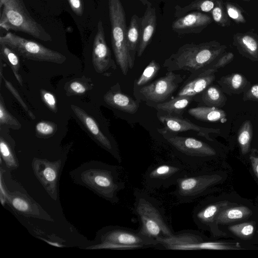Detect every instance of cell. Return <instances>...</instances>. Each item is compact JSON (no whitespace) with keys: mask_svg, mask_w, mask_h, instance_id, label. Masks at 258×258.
Returning a JSON list of instances; mask_svg holds the SVG:
<instances>
[{"mask_svg":"<svg viewBox=\"0 0 258 258\" xmlns=\"http://www.w3.org/2000/svg\"><path fill=\"white\" fill-rule=\"evenodd\" d=\"M228 198L211 197L199 202L194 208L192 217L199 229L208 231L213 236L224 235L216 226V219L220 212L225 208L236 204Z\"/></svg>","mask_w":258,"mask_h":258,"instance_id":"8fae6325","label":"cell"},{"mask_svg":"<svg viewBox=\"0 0 258 258\" xmlns=\"http://www.w3.org/2000/svg\"><path fill=\"white\" fill-rule=\"evenodd\" d=\"M258 222L253 220H248L236 223L231 224L225 226V228L220 229L223 231L224 235L226 234L235 238L242 241H248L252 239L256 231H258Z\"/></svg>","mask_w":258,"mask_h":258,"instance_id":"7402d4cb","label":"cell"},{"mask_svg":"<svg viewBox=\"0 0 258 258\" xmlns=\"http://www.w3.org/2000/svg\"><path fill=\"white\" fill-rule=\"evenodd\" d=\"M0 42L10 47L19 56L28 59L61 64L67 58L65 55L57 51L11 32L1 36Z\"/></svg>","mask_w":258,"mask_h":258,"instance_id":"9c48e42d","label":"cell"},{"mask_svg":"<svg viewBox=\"0 0 258 258\" xmlns=\"http://www.w3.org/2000/svg\"><path fill=\"white\" fill-rule=\"evenodd\" d=\"M187 170L182 163L160 162L149 167L143 176L145 186L150 190L166 188L177 184Z\"/></svg>","mask_w":258,"mask_h":258,"instance_id":"7c38bea8","label":"cell"},{"mask_svg":"<svg viewBox=\"0 0 258 258\" xmlns=\"http://www.w3.org/2000/svg\"><path fill=\"white\" fill-rule=\"evenodd\" d=\"M2 79H3L5 82V84L6 85V88L9 90V91L12 93L14 97L17 99L18 102L20 104V105L23 107L25 112L27 113V114L32 119H34L35 118V116H34V114L31 111V110H29L28 107L27 106L25 102L23 101L17 90L15 88V87L11 84V83L8 81L7 80H6L4 76H3V77L1 79V82H2Z\"/></svg>","mask_w":258,"mask_h":258,"instance_id":"f35d334b","label":"cell"},{"mask_svg":"<svg viewBox=\"0 0 258 258\" xmlns=\"http://www.w3.org/2000/svg\"><path fill=\"white\" fill-rule=\"evenodd\" d=\"M144 14L140 18V38L137 50V56L142 55L152 40L156 31L157 15L156 9L149 2L147 5Z\"/></svg>","mask_w":258,"mask_h":258,"instance_id":"d6986e66","label":"cell"},{"mask_svg":"<svg viewBox=\"0 0 258 258\" xmlns=\"http://www.w3.org/2000/svg\"><path fill=\"white\" fill-rule=\"evenodd\" d=\"M159 120L164 124V128L158 129V132L162 135L168 133L183 132L194 131L198 133L199 136L206 138L209 141L213 140L210 137V134H219L220 130L217 128H208L199 126L190 120L170 114L161 115Z\"/></svg>","mask_w":258,"mask_h":258,"instance_id":"9a60e30c","label":"cell"},{"mask_svg":"<svg viewBox=\"0 0 258 258\" xmlns=\"http://www.w3.org/2000/svg\"><path fill=\"white\" fill-rule=\"evenodd\" d=\"M36 133L41 137L51 136L56 131V125L53 122L41 121L36 125Z\"/></svg>","mask_w":258,"mask_h":258,"instance_id":"60d3db41","label":"cell"},{"mask_svg":"<svg viewBox=\"0 0 258 258\" xmlns=\"http://www.w3.org/2000/svg\"><path fill=\"white\" fill-rule=\"evenodd\" d=\"M202 100L207 106L219 108L225 105L227 98L220 88L209 86L203 91Z\"/></svg>","mask_w":258,"mask_h":258,"instance_id":"f546056e","label":"cell"},{"mask_svg":"<svg viewBox=\"0 0 258 258\" xmlns=\"http://www.w3.org/2000/svg\"><path fill=\"white\" fill-rule=\"evenodd\" d=\"M225 176L219 172L188 171L177 181L173 194L179 203H189L213 191Z\"/></svg>","mask_w":258,"mask_h":258,"instance_id":"5b68a950","label":"cell"},{"mask_svg":"<svg viewBox=\"0 0 258 258\" xmlns=\"http://www.w3.org/2000/svg\"><path fill=\"white\" fill-rule=\"evenodd\" d=\"M86 183L91 185L104 198L113 203L119 201L117 194L124 188L114 166L101 164L95 170L87 171L84 175Z\"/></svg>","mask_w":258,"mask_h":258,"instance_id":"30bf717a","label":"cell"},{"mask_svg":"<svg viewBox=\"0 0 258 258\" xmlns=\"http://www.w3.org/2000/svg\"><path fill=\"white\" fill-rule=\"evenodd\" d=\"M103 98L109 106L130 114L135 113L139 108L136 101L120 91L110 90L105 94Z\"/></svg>","mask_w":258,"mask_h":258,"instance_id":"603a6c76","label":"cell"},{"mask_svg":"<svg viewBox=\"0 0 258 258\" xmlns=\"http://www.w3.org/2000/svg\"><path fill=\"white\" fill-rule=\"evenodd\" d=\"M241 1H246V2H249V1H250L251 0H241Z\"/></svg>","mask_w":258,"mask_h":258,"instance_id":"681fc988","label":"cell"},{"mask_svg":"<svg viewBox=\"0 0 258 258\" xmlns=\"http://www.w3.org/2000/svg\"><path fill=\"white\" fill-rule=\"evenodd\" d=\"M144 6H146L150 2L148 0H139Z\"/></svg>","mask_w":258,"mask_h":258,"instance_id":"c3c4849f","label":"cell"},{"mask_svg":"<svg viewBox=\"0 0 258 258\" xmlns=\"http://www.w3.org/2000/svg\"><path fill=\"white\" fill-rule=\"evenodd\" d=\"M160 69L159 64L155 60H151L136 81L138 86L147 84L157 75Z\"/></svg>","mask_w":258,"mask_h":258,"instance_id":"d590c367","label":"cell"},{"mask_svg":"<svg viewBox=\"0 0 258 258\" xmlns=\"http://www.w3.org/2000/svg\"><path fill=\"white\" fill-rule=\"evenodd\" d=\"M234 58V54L231 52H229L222 55V56L215 63L210 67H208L215 71L225 67L230 63Z\"/></svg>","mask_w":258,"mask_h":258,"instance_id":"7bdbcfd3","label":"cell"},{"mask_svg":"<svg viewBox=\"0 0 258 258\" xmlns=\"http://www.w3.org/2000/svg\"><path fill=\"white\" fill-rule=\"evenodd\" d=\"M218 83L222 91L229 95L239 94L246 91L249 82L242 75L233 73L221 77Z\"/></svg>","mask_w":258,"mask_h":258,"instance_id":"cb8c5ba5","label":"cell"},{"mask_svg":"<svg viewBox=\"0 0 258 258\" xmlns=\"http://www.w3.org/2000/svg\"><path fill=\"white\" fill-rule=\"evenodd\" d=\"M68 3L74 13L81 16L84 12L83 3L82 0H68Z\"/></svg>","mask_w":258,"mask_h":258,"instance_id":"bcb514c9","label":"cell"},{"mask_svg":"<svg viewBox=\"0 0 258 258\" xmlns=\"http://www.w3.org/2000/svg\"><path fill=\"white\" fill-rule=\"evenodd\" d=\"M163 138L180 155L182 159L192 168L202 164L217 155L216 150L207 143L196 138L175 135H162Z\"/></svg>","mask_w":258,"mask_h":258,"instance_id":"ba28073f","label":"cell"},{"mask_svg":"<svg viewBox=\"0 0 258 258\" xmlns=\"http://www.w3.org/2000/svg\"><path fill=\"white\" fill-rule=\"evenodd\" d=\"M224 3L228 16L236 24H244L246 22L242 9L238 5L228 0Z\"/></svg>","mask_w":258,"mask_h":258,"instance_id":"8d00e7d4","label":"cell"},{"mask_svg":"<svg viewBox=\"0 0 258 258\" xmlns=\"http://www.w3.org/2000/svg\"><path fill=\"white\" fill-rule=\"evenodd\" d=\"M34 170L43 184L49 186L50 190L55 187L57 178V166L56 164L44 160H36L34 162Z\"/></svg>","mask_w":258,"mask_h":258,"instance_id":"d4e9b609","label":"cell"},{"mask_svg":"<svg viewBox=\"0 0 258 258\" xmlns=\"http://www.w3.org/2000/svg\"><path fill=\"white\" fill-rule=\"evenodd\" d=\"M0 149L1 156L9 167H15L17 165L14 156L9 145L5 140L1 137Z\"/></svg>","mask_w":258,"mask_h":258,"instance_id":"74e56055","label":"cell"},{"mask_svg":"<svg viewBox=\"0 0 258 258\" xmlns=\"http://www.w3.org/2000/svg\"><path fill=\"white\" fill-rule=\"evenodd\" d=\"M254 216V209L252 207L236 203L222 210L217 216L215 223L220 230V226L252 220Z\"/></svg>","mask_w":258,"mask_h":258,"instance_id":"ffe728a7","label":"cell"},{"mask_svg":"<svg viewBox=\"0 0 258 258\" xmlns=\"http://www.w3.org/2000/svg\"><path fill=\"white\" fill-rule=\"evenodd\" d=\"M182 80L173 72L168 71L164 76L142 87L140 92L150 101L163 102L176 91Z\"/></svg>","mask_w":258,"mask_h":258,"instance_id":"5bb4252c","label":"cell"},{"mask_svg":"<svg viewBox=\"0 0 258 258\" xmlns=\"http://www.w3.org/2000/svg\"><path fill=\"white\" fill-rule=\"evenodd\" d=\"M44 241H45L47 243L50 244V245H52V246H56V247H61L62 246L60 245L59 244L57 243V242H52L49 241H47L45 239H44Z\"/></svg>","mask_w":258,"mask_h":258,"instance_id":"7dc6e473","label":"cell"},{"mask_svg":"<svg viewBox=\"0 0 258 258\" xmlns=\"http://www.w3.org/2000/svg\"><path fill=\"white\" fill-rule=\"evenodd\" d=\"M133 211L140 223V232L146 236L159 241L175 233L160 203L145 191L136 189Z\"/></svg>","mask_w":258,"mask_h":258,"instance_id":"6da1fadb","label":"cell"},{"mask_svg":"<svg viewBox=\"0 0 258 258\" xmlns=\"http://www.w3.org/2000/svg\"><path fill=\"white\" fill-rule=\"evenodd\" d=\"M92 63L96 72L109 76L110 70L116 69V64L111 57L110 50L105 38L102 22L99 21L92 50Z\"/></svg>","mask_w":258,"mask_h":258,"instance_id":"4fadbf2b","label":"cell"},{"mask_svg":"<svg viewBox=\"0 0 258 258\" xmlns=\"http://www.w3.org/2000/svg\"><path fill=\"white\" fill-rule=\"evenodd\" d=\"M140 38V18L134 14L126 31V40L131 56L135 61Z\"/></svg>","mask_w":258,"mask_h":258,"instance_id":"4316f807","label":"cell"},{"mask_svg":"<svg viewBox=\"0 0 258 258\" xmlns=\"http://www.w3.org/2000/svg\"><path fill=\"white\" fill-rule=\"evenodd\" d=\"M244 101H258V84L251 86L244 93Z\"/></svg>","mask_w":258,"mask_h":258,"instance_id":"f6af8a7d","label":"cell"},{"mask_svg":"<svg viewBox=\"0 0 258 258\" xmlns=\"http://www.w3.org/2000/svg\"><path fill=\"white\" fill-rule=\"evenodd\" d=\"M213 22L209 15L200 12H191L177 18L172 23V30L178 35L201 33Z\"/></svg>","mask_w":258,"mask_h":258,"instance_id":"2e32d148","label":"cell"},{"mask_svg":"<svg viewBox=\"0 0 258 258\" xmlns=\"http://www.w3.org/2000/svg\"><path fill=\"white\" fill-rule=\"evenodd\" d=\"M217 0H195L183 7L177 5L174 8L175 17L179 18L191 12L211 13Z\"/></svg>","mask_w":258,"mask_h":258,"instance_id":"83f0119b","label":"cell"},{"mask_svg":"<svg viewBox=\"0 0 258 258\" xmlns=\"http://www.w3.org/2000/svg\"><path fill=\"white\" fill-rule=\"evenodd\" d=\"M227 48L225 45L213 40L196 44L186 43L180 47L164 62L168 71L183 70L192 74L206 69Z\"/></svg>","mask_w":258,"mask_h":258,"instance_id":"7a4b0ae2","label":"cell"},{"mask_svg":"<svg viewBox=\"0 0 258 258\" xmlns=\"http://www.w3.org/2000/svg\"><path fill=\"white\" fill-rule=\"evenodd\" d=\"M158 245L168 250L243 249L239 243L213 241L199 231L186 229L175 232L170 237L159 241Z\"/></svg>","mask_w":258,"mask_h":258,"instance_id":"8992f818","label":"cell"},{"mask_svg":"<svg viewBox=\"0 0 258 258\" xmlns=\"http://www.w3.org/2000/svg\"><path fill=\"white\" fill-rule=\"evenodd\" d=\"M211 13L213 20L218 25L222 27L230 25L231 22L222 0L217 1L216 5Z\"/></svg>","mask_w":258,"mask_h":258,"instance_id":"836d02e7","label":"cell"},{"mask_svg":"<svg viewBox=\"0 0 258 258\" xmlns=\"http://www.w3.org/2000/svg\"><path fill=\"white\" fill-rule=\"evenodd\" d=\"M13 207L18 211L24 213H31L32 207L30 203L24 198L14 196L10 199Z\"/></svg>","mask_w":258,"mask_h":258,"instance_id":"ab89813d","label":"cell"},{"mask_svg":"<svg viewBox=\"0 0 258 258\" xmlns=\"http://www.w3.org/2000/svg\"><path fill=\"white\" fill-rule=\"evenodd\" d=\"M249 159L252 170L255 177L258 180V150L255 148L251 149Z\"/></svg>","mask_w":258,"mask_h":258,"instance_id":"ee69618b","label":"cell"},{"mask_svg":"<svg viewBox=\"0 0 258 258\" xmlns=\"http://www.w3.org/2000/svg\"><path fill=\"white\" fill-rule=\"evenodd\" d=\"M0 124L7 125L15 130L21 127L19 121L6 109L2 95L0 97Z\"/></svg>","mask_w":258,"mask_h":258,"instance_id":"e575fe53","label":"cell"},{"mask_svg":"<svg viewBox=\"0 0 258 258\" xmlns=\"http://www.w3.org/2000/svg\"><path fill=\"white\" fill-rule=\"evenodd\" d=\"M71 106L75 115L89 134L102 147L112 154L119 162H120L121 159L118 152L114 149L109 139L102 133L95 120L79 106L75 105H71Z\"/></svg>","mask_w":258,"mask_h":258,"instance_id":"e0dca14e","label":"cell"},{"mask_svg":"<svg viewBox=\"0 0 258 258\" xmlns=\"http://www.w3.org/2000/svg\"><path fill=\"white\" fill-rule=\"evenodd\" d=\"M88 78H79L68 82L64 87L66 94L70 96L82 95L93 88V84Z\"/></svg>","mask_w":258,"mask_h":258,"instance_id":"d6a6232c","label":"cell"},{"mask_svg":"<svg viewBox=\"0 0 258 258\" xmlns=\"http://www.w3.org/2000/svg\"><path fill=\"white\" fill-rule=\"evenodd\" d=\"M233 44L239 52L253 61L258 60V34L253 32L236 33Z\"/></svg>","mask_w":258,"mask_h":258,"instance_id":"44dd1931","label":"cell"},{"mask_svg":"<svg viewBox=\"0 0 258 258\" xmlns=\"http://www.w3.org/2000/svg\"><path fill=\"white\" fill-rule=\"evenodd\" d=\"M193 97H178L156 105L157 109L171 113H179L185 109L192 100Z\"/></svg>","mask_w":258,"mask_h":258,"instance_id":"1f68e13d","label":"cell"},{"mask_svg":"<svg viewBox=\"0 0 258 258\" xmlns=\"http://www.w3.org/2000/svg\"><path fill=\"white\" fill-rule=\"evenodd\" d=\"M98 248L130 250L156 247L157 242L138 230L118 226L105 228L101 233Z\"/></svg>","mask_w":258,"mask_h":258,"instance_id":"52a82bcc","label":"cell"},{"mask_svg":"<svg viewBox=\"0 0 258 258\" xmlns=\"http://www.w3.org/2000/svg\"><path fill=\"white\" fill-rule=\"evenodd\" d=\"M40 92L44 102L52 111L56 112L57 108L54 96L44 90H41Z\"/></svg>","mask_w":258,"mask_h":258,"instance_id":"b9f144b4","label":"cell"},{"mask_svg":"<svg viewBox=\"0 0 258 258\" xmlns=\"http://www.w3.org/2000/svg\"><path fill=\"white\" fill-rule=\"evenodd\" d=\"M252 125L249 120L243 122L237 133V142L242 155H247L250 150Z\"/></svg>","mask_w":258,"mask_h":258,"instance_id":"4dcf8cb0","label":"cell"},{"mask_svg":"<svg viewBox=\"0 0 258 258\" xmlns=\"http://www.w3.org/2000/svg\"><path fill=\"white\" fill-rule=\"evenodd\" d=\"M111 24V45L115 60L123 75L134 64L126 40L127 27L125 12L120 0H108Z\"/></svg>","mask_w":258,"mask_h":258,"instance_id":"277c9868","label":"cell"},{"mask_svg":"<svg viewBox=\"0 0 258 258\" xmlns=\"http://www.w3.org/2000/svg\"><path fill=\"white\" fill-rule=\"evenodd\" d=\"M188 113L198 120L205 121H222L226 120V114L218 108L199 106L190 108Z\"/></svg>","mask_w":258,"mask_h":258,"instance_id":"484cf974","label":"cell"},{"mask_svg":"<svg viewBox=\"0 0 258 258\" xmlns=\"http://www.w3.org/2000/svg\"><path fill=\"white\" fill-rule=\"evenodd\" d=\"M0 54L1 58L11 67L17 80L23 86L22 78L19 73L20 60L18 55L10 47L0 42Z\"/></svg>","mask_w":258,"mask_h":258,"instance_id":"f1b7e54d","label":"cell"},{"mask_svg":"<svg viewBox=\"0 0 258 258\" xmlns=\"http://www.w3.org/2000/svg\"><path fill=\"white\" fill-rule=\"evenodd\" d=\"M0 27L22 32L44 41L52 40L50 34L30 15L23 0H0Z\"/></svg>","mask_w":258,"mask_h":258,"instance_id":"3957f363","label":"cell"},{"mask_svg":"<svg viewBox=\"0 0 258 258\" xmlns=\"http://www.w3.org/2000/svg\"><path fill=\"white\" fill-rule=\"evenodd\" d=\"M216 72L207 68L200 72L192 74L193 78H188L176 96L193 97L204 91L215 79Z\"/></svg>","mask_w":258,"mask_h":258,"instance_id":"ac0fdd59","label":"cell"}]
</instances>
